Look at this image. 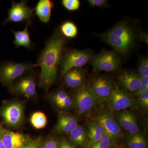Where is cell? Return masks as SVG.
<instances>
[{"mask_svg": "<svg viewBox=\"0 0 148 148\" xmlns=\"http://www.w3.org/2000/svg\"><path fill=\"white\" fill-rule=\"evenodd\" d=\"M111 138L105 134L100 140L90 145V148H109L110 146Z\"/></svg>", "mask_w": 148, "mask_h": 148, "instance_id": "25", "label": "cell"}, {"mask_svg": "<svg viewBox=\"0 0 148 148\" xmlns=\"http://www.w3.org/2000/svg\"><path fill=\"white\" fill-rule=\"evenodd\" d=\"M113 81L100 77L92 82L90 89L100 99H107L116 87Z\"/></svg>", "mask_w": 148, "mask_h": 148, "instance_id": "11", "label": "cell"}, {"mask_svg": "<svg viewBox=\"0 0 148 148\" xmlns=\"http://www.w3.org/2000/svg\"><path fill=\"white\" fill-rule=\"evenodd\" d=\"M53 7V2L50 0H40L34 8L35 14L40 21L47 24L50 21Z\"/></svg>", "mask_w": 148, "mask_h": 148, "instance_id": "18", "label": "cell"}, {"mask_svg": "<svg viewBox=\"0 0 148 148\" xmlns=\"http://www.w3.org/2000/svg\"><path fill=\"white\" fill-rule=\"evenodd\" d=\"M58 148H75L73 146L71 145L69 142L66 141H63L59 143Z\"/></svg>", "mask_w": 148, "mask_h": 148, "instance_id": "35", "label": "cell"}, {"mask_svg": "<svg viewBox=\"0 0 148 148\" xmlns=\"http://www.w3.org/2000/svg\"><path fill=\"white\" fill-rule=\"evenodd\" d=\"M8 17L4 24L8 23H25L30 25L34 15V8L28 5V1L22 0L20 2L12 1L11 7L8 11Z\"/></svg>", "mask_w": 148, "mask_h": 148, "instance_id": "5", "label": "cell"}, {"mask_svg": "<svg viewBox=\"0 0 148 148\" xmlns=\"http://www.w3.org/2000/svg\"><path fill=\"white\" fill-rule=\"evenodd\" d=\"M120 59L114 51L102 52L92 59L91 64L95 71L113 72L119 68Z\"/></svg>", "mask_w": 148, "mask_h": 148, "instance_id": "8", "label": "cell"}, {"mask_svg": "<svg viewBox=\"0 0 148 148\" xmlns=\"http://www.w3.org/2000/svg\"><path fill=\"white\" fill-rule=\"evenodd\" d=\"M116 119L119 124L130 134L139 132V127L134 114L128 111H123L117 115Z\"/></svg>", "mask_w": 148, "mask_h": 148, "instance_id": "15", "label": "cell"}, {"mask_svg": "<svg viewBox=\"0 0 148 148\" xmlns=\"http://www.w3.org/2000/svg\"><path fill=\"white\" fill-rule=\"evenodd\" d=\"M41 144L40 139L39 138L29 142L21 148H40Z\"/></svg>", "mask_w": 148, "mask_h": 148, "instance_id": "31", "label": "cell"}, {"mask_svg": "<svg viewBox=\"0 0 148 148\" xmlns=\"http://www.w3.org/2000/svg\"><path fill=\"white\" fill-rule=\"evenodd\" d=\"M138 73L140 77H148V60L143 58L140 61L138 66Z\"/></svg>", "mask_w": 148, "mask_h": 148, "instance_id": "27", "label": "cell"}, {"mask_svg": "<svg viewBox=\"0 0 148 148\" xmlns=\"http://www.w3.org/2000/svg\"><path fill=\"white\" fill-rule=\"evenodd\" d=\"M60 33L65 38H73L77 34L78 29L73 22L66 21L60 26Z\"/></svg>", "mask_w": 148, "mask_h": 148, "instance_id": "22", "label": "cell"}, {"mask_svg": "<svg viewBox=\"0 0 148 148\" xmlns=\"http://www.w3.org/2000/svg\"><path fill=\"white\" fill-rule=\"evenodd\" d=\"M66 43V38L56 31L46 42L38 59L37 67H40L39 84L47 90L55 82L58 66Z\"/></svg>", "mask_w": 148, "mask_h": 148, "instance_id": "1", "label": "cell"}, {"mask_svg": "<svg viewBox=\"0 0 148 148\" xmlns=\"http://www.w3.org/2000/svg\"><path fill=\"white\" fill-rule=\"evenodd\" d=\"M41 148H58V145L55 140L50 139Z\"/></svg>", "mask_w": 148, "mask_h": 148, "instance_id": "34", "label": "cell"}, {"mask_svg": "<svg viewBox=\"0 0 148 148\" xmlns=\"http://www.w3.org/2000/svg\"><path fill=\"white\" fill-rule=\"evenodd\" d=\"M96 121L102 125L106 134L112 140L118 139L122 136V131L118 123L109 113H103L98 116Z\"/></svg>", "mask_w": 148, "mask_h": 148, "instance_id": "9", "label": "cell"}, {"mask_svg": "<svg viewBox=\"0 0 148 148\" xmlns=\"http://www.w3.org/2000/svg\"><path fill=\"white\" fill-rule=\"evenodd\" d=\"M0 148H6L1 140H0Z\"/></svg>", "mask_w": 148, "mask_h": 148, "instance_id": "36", "label": "cell"}, {"mask_svg": "<svg viewBox=\"0 0 148 148\" xmlns=\"http://www.w3.org/2000/svg\"><path fill=\"white\" fill-rule=\"evenodd\" d=\"M78 125L76 117L67 114H61L58 117L55 130L58 134L69 133Z\"/></svg>", "mask_w": 148, "mask_h": 148, "instance_id": "16", "label": "cell"}, {"mask_svg": "<svg viewBox=\"0 0 148 148\" xmlns=\"http://www.w3.org/2000/svg\"><path fill=\"white\" fill-rule=\"evenodd\" d=\"M140 77L131 72H125L119 77V82L123 87L130 92H136L140 86Z\"/></svg>", "mask_w": 148, "mask_h": 148, "instance_id": "17", "label": "cell"}, {"mask_svg": "<svg viewBox=\"0 0 148 148\" xmlns=\"http://www.w3.org/2000/svg\"><path fill=\"white\" fill-rule=\"evenodd\" d=\"M2 115L5 121L9 125L17 126L21 123L23 118V107L18 103L10 104L3 109Z\"/></svg>", "mask_w": 148, "mask_h": 148, "instance_id": "10", "label": "cell"}, {"mask_svg": "<svg viewBox=\"0 0 148 148\" xmlns=\"http://www.w3.org/2000/svg\"><path fill=\"white\" fill-rule=\"evenodd\" d=\"M69 95L63 90H59L53 94V101L57 106L67 98Z\"/></svg>", "mask_w": 148, "mask_h": 148, "instance_id": "29", "label": "cell"}, {"mask_svg": "<svg viewBox=\"0 0 148 148\" xmlns=\"http://www.w3.org/2000/svg\"><path fill=\"white\" fill-rule=\"evenodd\" d=\"M138 103L143 110L148 109V90L142 92L138 95Z\"/></svg>", "mask_w": 148, "mask_h": 148, "instance_id": "28", "label": "cell"}, {"mask_svg": "<svg viewBox=\"0 0 148 148\" xmlns=\"http://www.w3.org/2000/svg\"><path fill=\"white\" fill-rule=\"evenodd\" d=\"M148 90V77H140V86L138 90L135 92L138 96L142 92Z\"/></svg>", "mask_w": 148, "mask_h": 148, "instance_id": "30", "label": "cell"}, {"mask_svg": "<svg viewBox=\"0 0 148 148\" xmlns=\"http://www.w3.org/2000/svg\"><path fill=\"white\" fill-rule=\"evenodd\" d=\"M3 131V130L2 129V128L0 127V140H1V139L2 136Z\"/></svg>", "mask_w": 148, "mask_h": 148, "instance_id": "37", "label": "cell"}, {"mask_svg": "<svg viewBox=\"0 0 148 148\" xmlns=\"http://www.w3.org/2000/svg\"><path fill=\"white\" fill-rule=\"evenodd\" d=\"M1 141L6 148H21L29 143L27 137L23 134L4 130Z\"/></svg>", "mask_w": 148, "mask_h": 148, "instance_id": "13", "label": "cell"}, {"mask_svg": "<svg viewBox=\"0 0 148 148\" xmlns=\"http://www.w3.org/2000/svg\"><path fill=\"white\" fill-rule=\"evenodd\" d=\"M106 101L109 110L113 111L124 110L134 108L137 105L135 99L131 95L117 86L106 99Z\"/></svg>", "mask_w": 148, "mask_h": 148, "instance_id": "6", "label": "cell"}, {"mask_svg": "<svg viewBox=\"0 0 148 148\" xmlns=\"http://www.w3.org/2000/svg\"><path fill=\"white\" fill-rule=\"evenodd\" d=\"M37 67L36 64L29 62L5 61L0 63V82L5 86H10L18 77Z\"/></svg>", "mask_w": 148, "mask_h": 148, "instance_id": "3", "label": "cell"}, {"mask_svg": "<svg viewBox=\"0 0 148 148\" xmlns=\"http://www.w3.org/2000/svg\"><path fill=\"white\" fill-rule=\"evenodd\" d=\"M72 100L70 96H69L64 101L58 105V106L61 109H67L72 106Z\"/></svg>", "mask_w": 148, "mask_h": 148, "instance_id": "32", "label": "cell"}, {"mask_svg": "<svg viewBox=\"0 0 148 148\" xmlns=\"http://www.w3.org/2000/svg\"><path fill=\"white\" fill-rule=\"evenodd\" d=\"M31 123L36 129H41L47 123V118L44 113L38 112L33 114L31 118Z\"/></svg>", "mask_w": 148, "mask_h": 148, "instance_id": "24", "label": "cell"}, {"mask_svg": "<svg viewBox=\"0 0 148 148\" xmlns=\"http://www.w3.org/2000/svg\"><path fill=\"white\" fill-rule=\"evenodd\" d=\"M29 24H26V28L22 31H14L11 29L14 36V45L16 48L24 47L27 49H32V44L29 30Z\"/></svg>", "mask_w": 148, "mask_h": 148, "instance_id": "19", "label": "cell"}, {"mask_svg": "<svg viewBox=\"0 0 148 148\" xmlns=\"http://www.w3.org/2000/svg\"><path fill=\"white\" fill-rule=\"evenodd\" d=\"M104 38L106 42L117 51L124 53L131 47L135 35L128 25L121 23L105 34Z\"/></svg>", "mask_w": 148, "mask_h": 148, "instance_id": "2", "label": "cell"}, {"mask_svg": "<svg viewBox=\"0 0 148 148\" xmlns=\"http://www.w3.org/2000/svg\"><path fill=\"white\" fill-rule=\"evenodd\" d=\"M69 138L74 145L77 146H82L85 143L86 140L85 130L82 126L78 125L69 133Z\"/></svg>", "mask_w": 148, "mask_h": 148, "instance_id": "21", "label": "cell"}, {"mask_svg": "<svg viewBox=\"0 0 148 148\" xmlns=\"http://www.w3.org/2000/svg\"><path fill=\"white\" fill-rule=\"evenodd\" d=\"M87 2L91 6L102 7L105 5L107 1L105 0H88Z\"/></svg>", "mask_w": 148, "mask_h": 148, "instance_id": "33", "label": "cell"}, {"mask_svg": "<svg viewBox=\"0 0 148 148\" xmlns=\"http://www.w3.org/2000/svg\"><path fill=\"white\" fill-rule=\"evenodd\" d=\"M128 148H146L147 143L145 137L139 132L130 134L127 139Z\"/></svg>", "mask_w": 148, "mask_h": 148, "instance_id": "23", "label": "cell"}, {"mask_svg": "<svg viewBox=\"0 0 148 148\" xmlns=\"http://www.w3.org/2000/svg\"><path fill=\"white\" fill-rule=\"evenodd\" d=\"M61 3L63 6L69 11L77 10L80 6L79 0H63Z\"/></svg>", "mask_w": 148, "mask_h": 148, "instance_id": "26", "label": "cell"}, {"mask_svg": "<svg viewBox=\"0 0 148 148\" xmlns=\"http://www.w3.org/2000/svg\"><path fill=\"white\" fill-rule=\"evenodd\" d=\"M93 56L90 50L71 49L62 53L60 61L61 76L71 69L81 68L84 66Z\"/></svg>", "mask_w": 148, "mask_h": 148, "instance_id": "4", "label": "cell"}, {"mask_svg": "<svg viewBox=\"0 0 148 148\" xmlns=\"http://www.w3.org/2000/svg\"><path fill=\"white\" fill-rule=\"evenodd\" d=\"M63 77L64 82L68 87L79 88L84 86L85 74L84 70L81 68L71 69Z\"/></svg>", "mask_w": 148, "mask_h": 148, "instance_id": "14", "label": "cell"}, {"mask_svg": "<svg viewBox=\"0 0 148 148\" xmlns=\"http://www.w3.org/2000/svg\"><path fill=\"white\" fill-rule=\"evenodd\" d=\"M100 99L90 87L84 86L78 88L75 92V104L80 114L85 115L95 108Z\"/></svg>", "mask_w": 148, "mask_h": 148, "instance_id": "7", "label": "cell"}, {"mask_svg": "<svg viewBox=\"0 0 148 148\" xmlns=\"http://www.w3.org/2000/svg\"><path fill=\"white\" fill-rule=\"evenodd\" d=\"M88 138L90 145L96 143L106 134L105 130L97 121L90 122L88 125Z\"/></svg>", "mask_w": 148, "mask_h": 148, "instance_id": "20", "label": "cell"}, {"mask_svg": "<svg viewBox=\"0 0 148 148\" xmlns=\"http://www.w3.org/2000/svg\"><path fill=\"white\" fill-rule=\"evenodd\" d=\"M12 90L27 98L33 97L36 93V84L34 77L31 75L22 78L13 86Z\"/></svg>", "mask_w": 148, "mask_h": 148, "instance_id": "12", "label": "cell"}, {"mask_svg": "<svg viewBox=\"0 0 148 148\" xmlns=\"http://www.w3.org/2000/svg\"><path fill=\"white\" fill-rule=\"evenodd\" d=\"M116 148H119V147H116Z\"/></svg>", "mask_w": 148, "mask_h": 148, "instance_id": "38", "label": "cell"}]
</instances>
